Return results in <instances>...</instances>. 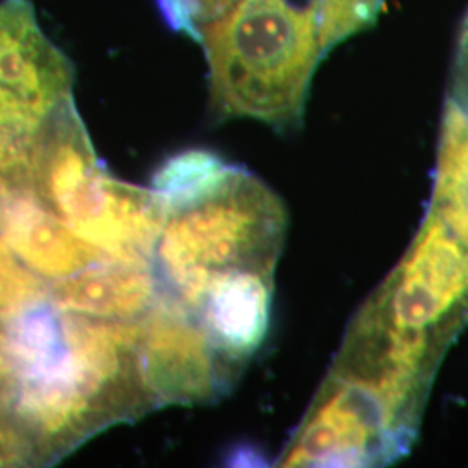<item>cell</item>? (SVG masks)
<instances>
[{
  "label": "cell",
  "instance_id": "4fadbf2b",
  "mask_svg": "<svg viewBox=\"0 0 468 468\" xmlns=\"http://www.w3.org/2000/svg\"><path fill=\"white\" fill-rule=\"evenodd\" d=\"M27 197H35L34 134L0 127V218Z\"/></svg>",
  "mask_w": 468,
  "mask_h": 468
},
{
  "label": "cell",
  "instance_id": "30bf717a",
  "mask_svg": "<svg viewBox=\"0 0 468 468\" xmlns=\"http://www.w3.org/2000/svg\"><path fill=\"white\" fill-rule=\"evenodd\" d=\"M0 238L17 259L46 282L69 278L113 259L87 241L35 197L16 201L0 218Z\"/></svg>",
  "mask_w": 468,
  "mask_h": 468
},
{
  "label": "cell",
  "instance_id": "7a4b0ae2",
  "mask_svg": "<svg viewBox=\"0 0 468 468\" xmlns=\"http://www.w3.org/2000/svg\"><path fill=\"white\" fill-rule=\"evenodd\" d=\"M63 313L65 342L19 378L11 411L52 465L102 431L158 408L144 378L139 321Z\"/></svg>",
  "mask_w": 468,
  "mask_h": 468
},
{
  "label": "cell",
  "instance_id": "9a60e30c",
  "mask_svg": "<svg viewBox=\"0 0 468 468\" xmlns=\"http://www.w3.org/2000/svg\"><path fill=\"white\" fill-rule=\"evenodd\" d=\"M318 9L324 54L369 28L385 0H313Z\"/></svg>",
  "mask_w": 468,
  "mask_h": 468
},
{
  "label": "cell",
  "instance_id": "5bb4252c",
  "mask_svg": "<svg viewBox=\"0 0 468 468\" xmlns=\"http://www.w3.org/2000/svg\"><path fill=\"white\" fill-rule=\"evenodd\" d=\"M48 297L49 284L27 268L0 238V318L11 321Z\"/></svg>",
  "mask_w": 468,
  "mask_h": 468
},
{
  "label": "cell",
  "instance_id": "277c9868",
  "mask_svg": "<svg viewBox=\"0 0 468 468\" xmlns=\"http://www.w3.org/2000/svg\"><path fill=\"white\" fill-rule=\"evenodd\" d=\"M286 228L282 198L249 170L228 164L203 195L167 208L153 259L164 293L197 313L226 278L274 274Z\"/></svg>",
  "mask_w": 468,
  "mask_h": 468
},
{
  "label": "cell",
  "instance_id": "2e32d148",
  "mask_svg": "<svg viewBox=\"0 0 468 468\" xmlns=\"http://www.w3.org/2000/svg\"><path fill=\"white\" fill-rule=\"evenodd\" d=\"M168 25L200 42L201 28L226 13L238 0H156Z\"/></svg>",
  "mask_w": 468,
  "mask_h": 468
},
{
  "label": "cell",
  "instance_id": "ac0fdd59",
  "mask_svg": "<svg viewBox=\"0 0 468 468\" xmlns=\"http://www.w3.org/2000/svg\"><path fill=\"white\" fill-rule=\"evenodd\" d=\"M17 388L19 375L9 336V321L0 318V415L11 411Z\"/></svg>",
  "mask_w": 468,
  "mask_h": 468
},
{
  "label": "cell",
  "instance_id": "3957f363",
  "mask_svg": "<svg viewBox=\"0 0 468 468\" xmlns=\"http://www.w3.org/2000/svg\"><path fill=\"white\" fill-rule=\"evenodd\" d=\"M210 115L301 127L314 71L326 56L313 0H238L201 28Z\"/></svg>",
  "mask_w": 468,
  "mask_h": 468
},
{
  "label": "cell",
  "instance_id": "6da1fadb",
  "mask_svg": "<svg viewBox=\"0 0 468 468\" xmlns=\"http://www.w3.org/2000/svg\"><path fill=\"white\" fill-rule=\"evenodd\" d=\"M468 321V250L431 212L347 328L328 373L365 388L411 442L441 356Z\"/></svg>",
  "mask_w": 468,
  "mask_h": 468
},
{
  "label": "cell",
  "instance_id": "d6986e66",
  "mask_svg": "<svg viewBox=\"0 0 468 468\" xmlns=\"http://www.w3.org/2000/svg\"><path fill=\"white\" fill-rule=\"evenodd\" d=\"M448 101H452L468 117V11L462 19L456 38L452 69V94Z\"/></svg>",
  "mask_w": 468,
  "mask_h": 468
},
{
  "label": "cell",
  "instance_id": "8fae6325",
  "mask_svg": "<svg viewBox=\"0 0 468 468\" xmlns=\"http://www.w3.org/2000/svg\"><path fill=\"white\" fill-rule=\"evenodd\" d=\"M468 250V117L446 102L429 210Z\"/></svg>",
  "mask_w": 468,
  "mask_h": 468
},
{
  "label": "cell",
  "instance_id": "7c38bea8",
  "mask_svg": "<svg viewBox=\"0 0 468 468\" xmlns=\"http://www.w3.org/2000/svg\"><path fill=\"white\" fill-rule=\"evenodd\" d=\"M228 164L210 151L189 150L170 156L153 177V189L165 208L203 195L218 181Z\"/></svg>",
  "mask_w": 468,
  "mask_h": 468
},
{
  "label": "cell",
  "instance_id": "e0dca14e",
  "mask_svg": "<svg viewBox=\"0 0 468 468\" xmlns=\"http://www.w3.org/2000/svg\"><path fill=\"white\" fill-rule=\"evenodd\" d=\"M32 434L13 411L0 415V467H44Z\"/></svg>",
  "mask_w": 468,
  "mask_h": 468
},
{
  "label": "cell",
  "instance_id": "5b68a950",
  "mask_svg": "<svg viewBox=\"0 0 468 468\" xmlns=\"http://www.w3.org/2000/svg\"><path fill=\"white\" fill-rule=\"evenodd\" d=\"M35 198L113 259L153 262L165 205L106 172L73 100L34 134Z\"/></svg>",
  "mask_w": 468,
  "mask_h": 468
},
{
  "label": "cell",
  "instance_id": "8992f818",
  "mask_svg": "<svg viewBox=\"0 0 468 468\" xmlns=\"http://www.w3.org/2000/svg\"><path fill=\"white\" fill-rule=\"evenodd\" d=\"M406 452L365 388L328 373L286 444L282 467H380Z\"/></svg>",
  "mask_w": 468,
  "mask_h": 468
},
{
  "label": "cell",
  "instance_id": "ba28073f",
  "mask_svg": "<svg viewBox=\"0 0 468 468\" xmlns=\"http://www.w3.org/2000/svg\"><path fill=\"white\" fill-rule=\"evenodd\" d=\"M73 68L30 0L0 2V127L35 134L71 100Z\"/></svg>",
  "mask_w": 468,
  "mask_h": 468
},
{
  "label": "cell",
  "instance_id": "9c48e42d",
  "mask_svg": "<svg viewBox=\"0 0 468 468\" xmlns=\"http://www.w3.org/2000/svg\"><path fill=\"white\" fill-rule=\"evenodd\" d=\"M162 295L153 262L106 259L49 284L50 303L59 311L108 321H139Z\"/></svg>",
  "mask_w": 468,
  "mask_h": 468
},
{
  "label": "cell",
  "instance_id": "52a82bcc",
  "mask_svg": "<svg viewBox=\"0 0 468 468\" xmlns=\"http://www.w3.org/2000/svg\"><path fill=\"white\" fill-rule=\"evenodd\" d=\"M139 347L158 408L218 401L241 375L218 352L200 318L164 290L150 313L139 319Z\"/></svg>",
  "mask_w": 468,
  "mask_h": 468
}]
</instances>
